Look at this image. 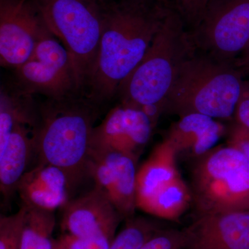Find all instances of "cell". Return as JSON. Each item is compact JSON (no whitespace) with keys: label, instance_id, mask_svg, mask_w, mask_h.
<instances>
[{"label":"cell","instance_id":"obj_1","mask_svg":"<svg viewBox=\"0 0 249 249\" xmlns=\"http://www.w3.org/2000/svg\"><path fill=\"white\" fill-rule=\"evenodd\" d=\"M102 34L85 96L101 106L111 101L150 49L170 10L157 0H109L100 4Z\"/></svg>","mask_w":249,"mask_h":249},{"label":"cell","instance_id":"obj_2","mask_svg":"<svg viewBox=\"0 0 249 249\" xmlns=\"http://www.w3.org/2000/svg\"><path fill=\"white\" fill-rule=\"evenodd\" d=\"M97 104L84 94L47 99L39 106L35 134L38 163H47L65 172L70 191L89 177L88 163Z\"/></svg>","mask_w":249,"mask_h":249},{"label":"cell","instance_id":"obj_3","mask_svg":"<svg viewBox=\"0 0 249 249\" xmlns=\"http://www.w3.org/2000/svg\"><path fill=\"white\" fill-rule=\"evenodd\" d=\"M196 52L186 23L173 8L144 58L119 87L121 103L141 109L155 125L181 65Z\"/></svg>","mask_w":249,"mask_h":249},{"label":"cell","instance_id":"obj_4","mask_svg":"<svg viewBox=\"0 0 249 249\" xmlns=\"http://www.w3.org/2000/svg\"><path fill=\"white\" fill-rule=\"evenodd\" d=\"M244 72L235 64L196 52L183 62L165 102L164 112L232 119L243 88Z\"/></svg>","mask_w":249,"mask_h":249},{"label":"cell","instance_id":"obj_5","mask_svg":"<svg viewBox=\"0 0 249 249\" xmlns=\"http://www.w3.org/2000/svg\"><path fill=\"white\" fill-rule=\"evenodd\" d=\"M194 160L188 186L198 214L249 211V160L227 145Z\"/></svg>","mask_w":249,"mask_h":249},{"label":"cell","instance_id":"obj_6","mask_svg":"<svg viewBox=\"0 0 249 249\" xmlns=\"http://www.w3.org/2000/svg\"><path fill=\"white\" fill-rule=\"evenodd\" d=\"M42 18L59 39L74 65L82 93L97 58L102 18L100 4L88 0H34Z\"/></svg>","mask_w":249,"mask_h":249},{"label":"cell","instance_id":"obj_7","mask_svg":"<svg viewBox=\"0 0 249 249\" xmlns=\"http://www.w3.org/2000/svg\"><path fill=\"white\" fill-rule=\"evenodd\" d=\"M190 32L196 52L237 65L249 45V0H210Z\"/></svg>","mask_w":249,"mask_h":249},{"label":"cell","instance_id":"obj_8","mask_svg":"<svg viewBox=\"0 0 249 249\" xmlns=\"http://www.w3.org/2000/svg\"><path fill=\"white\" fill-rule=\"evenodd\" d=\"M16 82L30 94L61 99L82 93L70 53L57 37L47 34L30 58L15 70Z\"/></svg>","mask_w":249,"mask_h":249},{"label":"cell","instance_id":"obj_9","mask_svg":"<svg viewBox=\"0 0 249 249\" xmlns=\"http://www.w3.org/2000/svg\"><path fill=\"white\" fill-rule=\"evenodd\" d=\"M51 32L34 0H0V63L16 70Z\"/></svg>","mask_w":249,"mask_h":249},{"label":"cell","instance_id":"obj_10","mask_svg":"<svg viewBox=\"0 0 249 249\" xmlns=\"http://www.w3.org/2000/svg\"><path fill=\"white\" fill-rule=\"evenodd\" d=\"M153 127L150 118L143 111L120 103L93 128L89 156L114 150L138 162L150 140Z\"/></svg>","mask_w":249,"mask_h":249},{"label":"cell","instance_id":"obj_11","mask_svg":"<svg viewBox=\"0 0 249 249\" xmlns=\"http://www.w3.org/2000/svg\"><path fill=\"white\" fill-rule=\"evenodd\" d=\"M137 164L121 152L107 150L89 156L88 174L124 219L134 217L137 208Z\"/></svg>","mask_w":249,"mask_h":249},{"label":"cell","instance_id":"obj_12","mask_svg":"<svg viewBox=\"0 0 249 249\" xmlns=\"http://www.w3.org/2000/svg\"><path fill=\"white\" fill-rule=\"evenodd\" d=\"M183 230L185 249H249V211L198 214Z\"/></svg>","mask_w":249,"mask_h":249},{"label":"cell","instance_id":"obj_13","mask_svg":"<svg viewBox=\"0 0 249 249\" xmlns=\"http://www.w3.org/2000/svg\"><path fill=\"white\" fill-rule=\"evenodd\" d=\"M62 208V234L73 237L115 234L124 219L106 193L96 186L86 194L70 199Z\"/></svg>","mask_w":249,"mask_h":249},{"label":"cell","instance_id":"obj_14","mask_svg":"<svg viewBox=\"0 0 249 249\" xmlns=\"http://www.w3.org/2000/svg\"><path fill=\"white\" fill-rule=\"evenodd\" d=\"M17 192L23 204L53 211L70 200V185L66 174L58 167L37 163L26 172L18 184Z\"/></svg>","mask_w":249,"mask_h":249},{"label":"cell","instance_id":"obj_15","mask_svg":"<svg viewBox=\"0 0 249 249\" xmlns=\"http://www.w3.org/2000/svg\"><path fill=\"white\" fill-rule=\"evenodd\" d=\"M38 125L18 124L0 151V190L7 201L17 192L31 157L35 155V134Z\"/></svg>","mask_w":249,"mask_h":249},{"label":"cell","instance_id":"obj_16","mask_svg":"<svg viewBox=\"0 0 249 249\" xmlns=\"http://www.w3.org/2000/svg\"><path fill=\"white\" fill-rule=\"evenodd\" d=\"M224 133V126L201 114L183 116L170 129L167 140L177 156L195 160L214 148Z\"/></svg>","mask_w":249,"mask_h":249},{"label":"cell","instance_id":"obj_17","mask_svg":"<svg viewBox=\"0 0 249 249\" xmlns=\"http://www.w3.org/2000/svg\"><path fill=\"white\" fill-rule=\"evenodd\" d=\"M176 152L167 139L157 145L137 170L136 201L142 210L162 188L179 176Z\"/></svg>","mask_w":249,"mask_h":249},{"label":"cell","instance_id":"obj_18","mask_svg":"<svg viewBox=\"0 0 249 249\" xmlns=\"http://www.w3.org/2000/svg\"><path fill=\"white\" fill-rule=\"evenodd\" d=\"M34 95L15 83L2 85L0 90V151L4 150L11 132L18 124L38 125L39 107Z\"/></svg>","mask_w":249,"mask_h":249},{"label":"cell","instance_id":"obj_19","mask_svg":"<svg viewBox=\"0 0 249 249\" xmlns=\"http://www.w3.org/2000/svg\"><path fill=\"white\" fill-rule=\"evenodd\" d=\"M191 205L189 186L179 175L159 191L142 211L165 220L177 221Z\"/></svg>","mask_w":249,"mask_h":249},{"label":"cell","instance_id":"obj_20","mask_svg":"<svg viewBox=\"0 0 249 249\" xmlns=\"http://www.w3.org/2000/svg\"><path fill=\"white\" fill-rule=\"evenodd\" d=\"M25 206V205H24ZM27 207L19 249H54L55 225L53 211Z\"/></svg>","mask_w":249,"mask_h":249},{"label":"cell","instance_id":"obj_21","mask_svg":"<svg viewBox=\"0 0 249 249\" xmlns=\"http://www.w3.org/2000/svg\"><path fill=\"white\" fill-rule=\"evenodd\" d=\"M27 207L22 204L16 213L0 218V249H19Z\"/></svg>","mask_w":249,"mask_h":249},{"label":"cell","instance_id":"obj_22","mask_svg":"<svg viewBox=\"0 0 249 249\" xmlns=\"http://www.w3.org/2000/svg\"><path fill=\"white\" fill-rule=\"evenodd\" d=\"M150 238V232L141 223L128 222L116 236L109 249H139Z\"/></svg>","mask_w":249,"mask_h":249},{"label":"cell","instance_id":"obj_23","mask_svg":"<svg viewBox=\"0 0 249 249\" xmlns=\"http://www.w3.org/2000/svg\"><path fill=\"white\" fill-rule=\"evenodd\" d=\"M186 235L183 230L160 229L139 249H185Z\"/></svg>","mask_w":249,"mask_h":249},{"label":"cell","instance_id":"obj_24","mask_svg":"<svg viewBox=\"0 0 249 249\" xmlns=\"http://www.w3.org/2000/svg\"><path fill=\"white\" fill-rule=\"evenodd\" d=\"M115 237L114 233H101L85 237L62 234L58 240L67 249H109Z\"/></svg>","mask_w":249,"mask_h":249},{"label":"cell","instance_id":"obj_25","mask_svg":"<svg viewBox=\"0 0 249 249\" xmlns=\"http://www.w3.org/2000/svg\"><path fill=\"white\" fill-rule=\"evenodd\" d=\"M210 0H175L174 7L186 25L196 27L204 14Z\"/></svg>","mask_w":249,"mask_h":249},{"label":"cell","instance_id":"obj_26","mask_svg":"<svg viewBox=\"0 0 249 249\" xmlns=\"http://www.w3.org/2000/svg\"><path fill=\"white\" fill-rule=\"evenodd\" d=\"M228 145L235 147L249 160V129L234 123L229 130Z\"/></svg>","mask_w":249,"mask_h":249},{"label":"cell","instance_id":"obj_27","mask_svg":"<svg viewBox=\"0 0 249 249\" xmlns=\"http://www.w3.org/2000/svg\"><path fill=\"white\" fill-rule=\"evenodd\" d=\"M234 119L236 123L249 129V80L244 81Z\"/></svg>","mask_w":249,"mask_h":249},{"label":"cell","instance_id":"obj_28","mask_svg":"<svg viewBox=\"0 0 249 249\" xmlns=\"http://www.w3.org/2000/svg\"><path fill=\"white\" fill-rule=\"evenodd\" d=\"M237 65L244 73L249 74V45L237 60Z\"/></svg>","mask_w":249,"mask_h":249},{"label":"cell","instance_id":"obj_29","mask_svg":"<svg viewBox=\"0 0 249 249\" xmlns=\"http://www.w3.org/2000/svg\"><path fill=\"white\" fill-rule=\"evenodd\" d=\"M157 1H159V2L161 3V4L166 5V6L174 7V5L172 4V0H157Z\"/></svg>","mask_w":249,"mask_h":249},{"label":"cell","instance_id":"obj_30","mask_svg":"<svg viewBox=\"0 0 249 249\" xmlns=\"http://www.w3.org/2000/svg\"><path fill=\"white\" fill-rule=\"evenodd\" d=\"M54 249H67L66 247H65L60 241L58 240L57 242H55V247H54Z\"/></svg>","mask_w":249,"mask_h":249},{"label":"cell","instance_id":"obj_31","mask_svg":"<svg viewBox=\"0 0 249 249\" xmlns=\"http://www.w3.org/2000/svg\"><path fill=\"white\" fill-rule=\"evenodd\" d=\"M88 1H91V2L96 3V4H101V3L106 2V1H109V0H88Z\"/></svg>","mask_w":249,"mask_h":249}]
</instances>
